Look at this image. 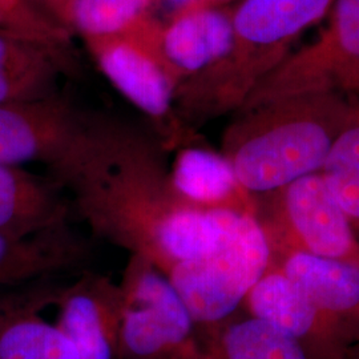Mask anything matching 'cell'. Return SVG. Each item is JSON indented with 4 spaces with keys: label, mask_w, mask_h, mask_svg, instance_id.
<instances>
[{
    "label": "cell",
    "mask_w": 359,
    "mask_h": 359,
    "mask_svg": "<svg viewBox=\"0 0 359 359\" xmlns=\"http://www.w3.org/2000/svg\"><path fill=\"white\" fill-rule=\"evenodd\" d=\"M157 18V0H67L59 22L83 41L132 36Z\"/></svg>",
    "instance_id": "d6986e66"
},
{
    "label": "cell",
    "mask_w": 359,
    "mask_h": 359,
    "mask_svg": "<svg viewBox=\"0 0 359 359\" xmlns=\"http://www.w3.org/2000/svg\"><path fill=\"white\" fill-rule=\"evenodd\" d=\"M327 15V26L318 38L290 52L241 108L314 92L359 99V0H334Z\"/></svg>",
    "instance_id": "52a82bcc"
},
{
    "label": "cell",
    "mask_w": 359,
    "mask_h": 359,
    "mask_svg": "<svg viewBox=\"0 0 359 359\" xmlns=\"http://www.w3.org/2000/svg\"><path fill=\"white\" fill-rule=\"evenodd\" d=\"M243 308L248 316L294 338L310 359H344L353 345L342 329L271 262L246 295Z\"/></svg>",
    "instance_id": "30bf717a"
},
{
    "label": "cell",
    "mask_w": 359,
    "mask_h": 359,
    "mask_svg": "<svg viewBox=\"0 0 359 359\" xmlns=\"http://www.w3.org/2000/svg\"><path fill=\"white\" fill-rule=\"evenodd\" d=\"M72 209L50 177L0 164V233L28 238L69 224Z\"/></svg>",
    "instance_id": "2e32d148"
},
{
    "label": "cell",
    "mask_w": 359,
    "mask_h": 359,
    "mask_svg": "<svg viewBox=\"0 0 359 359\" xmlns=\"http://www.w3.org/2000/svg\"><path fill=\"white\" fill-rule=\"evenodd\" d=\"M233 32V6L203 4L168 19L154 18L135 38L145 43L176 86L203 75L225 56Z\"/></svg>",
    "instance_id": "9c48e42d"
},
{
    "label": "cell",
    "mask_w": 359,
    "mask_h": 359,
    "mask_svg": "<svg viewBox=\"0 0 359 359\" xmlns=\"http://www.w3.org/2000/svg\"><path fill=\"white\" fill-rule=\"evenodd\" d=\"M120 285L124 301L117 359H204L192 316L161 270L132 255Z\"/></svg>",
    "instance_id": "5b68a950"
},
{
    "label": "cell",
    "mask_w": 359,
    "mask_h": 359,
    "mask_svg": "<svg viewBox=\"0 0 359 359\" xmlns=\"http://www.w3.org/2000/svg\"><path fill=\"white\" fill-rule=\"evenodd\" d=\"M60 65L71 72L72 56L55 51L43 44L0 32V71Z\"/></svg>",
    "instance_id": "603a6c76"
},
{
    "label": "cell",
    "mask_w": 359,
    "mask_h": 359,
    "mask_svg": "<svg viewBox=\"0 0 359 359\" xmlns=\"http://www.w3.org/2000/svg\"><path fill=\"white\" fill-rule=\"evenodd\" d=\"M53 278L0 287V359H80L65 334L43 317L63 286Z\"/></svg>",
    "instance_id": "4fadbf2b"
},
{
    "label": "cell",
    "mask_w": 359,
    "mask_h": 359,
    "mask_svg": "<svg viewBox=\"0 0 359 359\" xmlns=\"http://www.w3.org/2000/svg\"><path fill=\"white\" fill-rule=\"evenodd\" d=\"M123 301L120 283L90 270H81L75 281L60 287L55 325L80 359H117Z\"/></svg>",
    "instance_id": "7c38bea8"
},
{
    "label": "cell",
    "mask_w": 359,
    "mask_h": 359,
    "mask_svg": "<svg viewBox=\"0 0 359 359\" xmlns=\"http://www.w3.org/2000/svg\"><path fill=\"white\" fill-rule=\"evenodd\" d=\"M0 32L72 56V34L29 0H0Z\"/></svg>",
    "instance_id": "44dd1931"
},
{
    "label": "cell",
    "mask_w": 359,
    "mask_h": 359,
    "mask_svg": "<svg viewBox=\"0 0 359 359\" xmlns=\"http://www.w3.org/2000/svg\"><path fill=\"white\" fill-rule=\"evenodd\" d=\"M68 74L60 65L0 71V105L35 102L59 93L57 80Z\"/></svg>",
    "instance_id": "7402d4cb"
},
{
    "label": "cell",
    "mask_w": 359,
    "mask_h": 359,
    "mask_svg": "<svg viewBox=\"0 0 359 359\" xmlns=\"http://www.w3.org/2000/svg\"><path fill=\"white\" fill-rule=\"evenodd\" d=\"M204 359H310L294 338L252 316L222 323L203 339Z\"/></svg>",
    "instance_id": "ac0fdd59"
},
{
    "label": "cell",
    "mask_w": 359,
    "mask_h": 359,
    "mask_svg": "<svg viewBox=\"0 0 359 359\" xmlns=\"http://www.w3.org/2000/svg\"><path fill=\"white\" fill-rule=\"evenodd\" d=\"M276 265L346 334L359 342V264L302 252L271 255Z\"/></svg>",
    "instance_id": "5bb4252c"
},
{
    "label": "cell",
    "mask_w": 359,
    "mask_h": 359,
    "mask_svg": "<svg viewBox=\"0 0 359 359\" xmlns=\"http://www.w3.org/2000/svg\"><path fill=\"white\" fill-rule=\"evenodd\" d=\"M320 173L359 240V99Z\"/></svg>",
    "instance_id": "ffe728a7"
},
{
    "label": "cell",
    "mask_w": 359,
    "mask_h": 359,
    "mask_svg": "<svg viewBox=\"0 0 359 359\" xmlns=\"http://www.w3.org/2000/svg\"><path fill=\"white\" fill-rule=\"evenodd\" d=\"M84 43L100 72L144 116L168 154L198 142L197 132L177 115L175 83L145 43L135 36Z\"/></svg>",
    "instance_id": "ba28073f"
},
{
    "label": "cell",
    "mask_w": 359,
    "mask_h": 359,
    "mask_svg": "<svg viewBox=\"0 0 359 359\" xmlns=\"http://www.w3.org/2000/svg\"><path fill=\"white\" fill-rule=\"evenodd\" d=\"M35 6H38L40 10L48 13L56 22H59V16L65 7L67 0H29ZM60 23V22H59Z\"/></svg>",
    "instance_id": "cb8c5ba5"
},
{
    "label": "cell",
    "mask_w": 359,
    "mask_h": 359,
    "mask_svg": "<svg viewBox=\"0 0 359 359\" xmlns=\"http://www.w3.org/2000/svg\"><path fill=\"white\" fill-rule=\"evenodd\" d=\"M167 154L145 121L87 112L47 176L69 194L72 215L95 236L168 274L217 250L250 215L182 201L170 185Z\"/></svg>",
    "instance_id": "6da1fadb"
},
{
    "label": "cell",
    "mask_w": 359,
    "mask_h": 359,
    "mask_svg": "<svg viewBox=\"0 0 359 359\" xmlns=\"http://www.w3.org/2000/svg\"><path fill=\"white\" fill-rule=\"evenodd\" d=\"M271 262L256 216H245L231 238L210 255L180 262L165 274L192 316L201 344L231 320Z\"/></svg>",
    "instance_id": "277c9868"
},
{
    "label": "cell",
    "mask_w": 359,
    "mask_h": 359,
    "mask_svg": "<svg viewBox=\"0 0 359 359\" xmlns=\"http://www.w3.org/2000/svg\"><path fill=\"white\" fill-rule=\"evenodd\" d=\"M169 180L176 194L191 206L257 215L256 196L238 182L225 156L200 142L176 151Z\"/></svg>",
    "instance_id": "9a60e30c"
},
{
    "label": "cell",
    "mask_w": 359,
    "mask_h": 359,
    "mask_svg": "<svg viewBox=\"0 0 359 359\" xmlns=\"http://www.w3.org/2000/svg\"><path fill=\"white\" fill-rule=\"evenodd\" d=\"M334 0H240L233 6L231 47L225 56L181 86L175 105L192 130L241 108L264 77L283 63L295 40L330 11Z\"/></svg>",
    "instance_id": "3957f363"
},
{
    "label": "cell",
    "mask_w": 359,
    "mask_h": 359,
    "mask_svg": "<svg viewBox=\"0 0 359 359\" xmlns=\"http://www.w3.org/2000/svg\"><path fill=\"white\" fill-rule=\"evenodd\" d=\"M271 255L302 252L359 264V240L320 172L256 196Z\"/></svg>",
    "instance_id": "8992f818"
},
{
    "label": "cell",
    "mask_w": 359,
    "mask_h": 359,
    "mask_svg": "<svg viewBox=\"0 0 359 359\" xmlns=\"http://www.w3.org/2000/svg\"><path fill=\"white\" fill-rule=\"evenodd\" d=\"M87 112L60 92L51 97L0 105V164L52 165L83 127Z\"/></svg>",
    "instance_id": "8fae6325"
},
{
    "label": "cell",
    "mask_w": 359,
    "mask_h": 359,
    "mask_svg": "<svg viewBox=\"0 0 359 359\" xmlns=\"http://www.w3.org/2000/svg\"><path fill=\"white\" fill-rule=\"evenodd\" d=\"M357 100L314 92L240 108L222 133L221 154L250 194L274 192L320 172Z\"/></svg>",
    "instance_id": "7a4b0ae2"
},
{
    "label": "cell",
    "mask_w": 359,
    "mask_h": 359,
    "mask_svg": "<svg viewBox=\"0 0 359 359\" xmlns=\"http://www.w3.org/2000/svg\"><path fill=\"white\" fill-rule=\"evenodd\" d=\"M90 258L92 245L71 224L28 238L0 233V287L81 270Z\"/></svg>",
    "instance_id": "e0dca14e"
},
{
    "label": "cell",
    "mask_w": 359,
    "mask_h": 359,
    "mask_svg": "<svg viewBox=\"0 0 359 359\" xmlns=\"http://www.w3.org/2000/svg\"><path fill=\"white\" fill-rule=\"evenodd\" d=\"M344 359H359V342L353 344L351 346L348 347L345 354Z\"/></svg>",
    "instance_id": "d4e9b609"
}]
</instances>
